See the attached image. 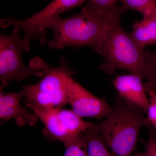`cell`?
Listing matches in <instances>:
<instances>
[{
    "label": "cell",
    "mask_w": 156,
    "mask_h": 156,
    "mask_svg": "<svg viewBox=\"0 0 156 156\" xmlns=\"http://www.w3.org/2000/svg\"><path fill=\"white\" fill-rule=\"evenodd\" d=\"M119 7L101 8L88 3L80 13L67 18H56L49 27L54 37L49 48L89 47L98 53L111 29L120 22Z\"/></svg>",
    "instance_id": "cell-1"
},
{
    "label": "cell",
    "mask_w": 156,
    "mask_h": 156,
    "mask_svg": "<svg viewBox=\"0 0 156 156\" xmlns=\"http://www.w3.org/2000/svg\"><path fill=\"white\" fill-rule=\"evenodd\" d=\"M145 112L117 94L113 106L96 129L117 156H131L140 129L147 124Z\"/></svg>",
    "instance_id": "cell-2"
},
{
    "label": "cell",
    "mask_w": 156,
    "mask_h": 156,
    "mask_svg": "<svg viewBox=\"0 0 156 156\" xmlns=\"http://www.w3.org/2000/svg\"><path fill=\"white\" fill-rule=\"evenodd\" d=\"M144 48L126 32L120 22L109 31L98 53L105 62L100 69L107 74L117 69L125 70L151 83L156 80L147 62Z\"/></svg>",
    "instance_id": "cell-3"
},
{
    "label": "cell",
    "mask_w": 156,
    "mask_h": 156,
    "mask_svg": "<svg viewBox=\"0 0 156 156\" xmlns=\"http://www.w3.org/2000/svg\"><path fill=\"white\" fill-rule=\"evenodd\" d=\"M20 31L14 27L10 34L0 35V89L11 81H22L31 76L43 77L49 66L37 56L31 59L28 66L24 64L21 53L25 48Z\"/></svg>",
    "instance_id": "cell-4"
},
{
    "label": "cell",
    "mask_w": 156,
    "mask_h": 156,
    "mask_svg": "<svg viewBox=\"0 0 156 156\" xmlns=\"http://www.w3.org/2000/svg\"><path fill=\"white\" fill-rule=\"evenodd\" d=\"M68 59L61 58L56 67L48 66L43 77L36 84L23 87L25 105L46 108H59L68 104L67 86L76 74L68 66Z\"/></svg>",
    "instance_id": "cell-5"
},
{
    "label": "cell",
    "mask_w": 156,
    "mask_h": 156,
    "mask_svg": "<svg viewBox=\"0 0 156 156\" xmlns=\"http://www.w3.org/2000/svg\"><path fill=\"white\" fill-rule=\"evenodd\" d=\"M86 0H53L40 12L27 19L16 20L12 18L1 20L0 25L2 28L13 26L24 34L23 38L25 52L30 49V43L33 39H37L41 45H44L48 41L46 37L47 29L60 15L70 11L74 8L82 6Z\"/></svg>",
    "instance_id": "cell-6"
},
{
    "label": "cell",
    "mask_w": 156,
    "mask_h": 156,
    "mask_svg": "<svg viewBox=\"0 0 156 156\" xmlns=\"http://www.w3.org/2000/svg\"><path fill=\"white\" fill-rule=\"evenodd\" d=\"M67 97L72 110L81 118L101 119L106 116L111 108L105 100L89 92L73 77L68 83Z\"/></svg>",
    "instance_id": "cell-7"
},
{
    "label": "cell",
    "mask_w": 156,
    "mask_h": 156,
    "mask_svg": "<svg viewBox=\"0 0 156 156\" xmlns=\"http://www.w3.org/2000/svg\"><path fill=\"white\" fill-rule=\"evenodd\" d=\"M24 89L20 92L7 93L0 89V119L1 124L14 119L18 126L27 124L34 126L39 119L34 112H30L20 104L21 98L25 97Z\"/></svg>",
    "instance_id": "cell-8"
},
{
    "label": "cell",
    "mask_w": 156,
    "mask_h": 156,
    "mask_svg": "<svg viewBox=\"0 0 156 156\" xmlns=\"http://www.w3.org/2000/svg\"><path fill=\"white\" fill-rule=\"evenodd\" d=\"M142 80L136 75H123L116 77L113 84L120 96L146 112L149 106V101Z\"/></svg>",
    "instance_id": "cell-9"
},
{
    "label": "cell",
    "mask_w": 156,
    "mask_h": 156,
    "mask_svg": "<svg viewBox=\"0 0 156 156\" xmlns=\"http://www.w3.org/2000/svg\"><path fill=\"white\" fill-rule=\"evenodd\" d=\"M130 34L143 48L147 45H156V11L140 21H135Z\"/></svg>",
    "instance_id": "cell-10"
},
{
    "label": "cell",
    "mask_w": 156,
    "mask_h": 156,
    "mask_svg": "<svg viewBox=\"0 0 156 156\" xmlns=\"http://www.w3.org/2000/svg\"><path fill=\"white\" fill-rule=\"evenodd\" d=\"M85 134L88 156H114L108 150L101 134L96 128L87 130Z\"/></svg>",
    "instance_id": "cell-11"
},
{
    "label": "cell",
    "mask_w": 156,
    "mask_h": 156,
    "mask_svg": "<svg viewBox=\"0 0 156 156\" xmlns=\"http://www.w3.org/2000/svg\"><path fill=\"white\" fill-rule=\"evenodd\" d=\"M122 14L129 10H134L141 14L143 18L150 16L156 11V0H119Z\"/></svg>",
    "instance_id": "cell-12"
},
{
    "label": "cell",
    "mask_w": 156,
    "mask_h": 156,
    "mask_svg": "<svg viewBox=\"0 0 156 156\" xmlns=\"http://www.w3.org/2000/svg\"><path fill=\"white\" fill-rule=\"evenodd\" d=\"M85 132L65 147L66 151L63 156H88Z\"/></svg>",
    "instance_id": "cell-13"
},
{
    "label": "cell",
    "mask_w": 156,
    "mask_h": 156,
    "mask_svg": "<svg viewBox=\"0 0 156 156\" xmlns=\"http://www.w3.org/2000/svg\"><path fill=\"white\" fill-rule=\"evenodd\" d=\"M146 92L150 96L147 111L148 124L156 128V83L148 82L144 85Z\"/></svg>",
    "instance_id": "cell-14"
},
{
    "label": "cell",
    "mask_w": 156,
    "mask_h": 156,
    "mask_svg": "<svg viewBox=\"0 0 156 156\" xmlns=\"http://www.w3.org/2000/svg\"><path fill=\"white\" fill-rule=\"evenodd\" d=\"M150 128V136L147 142L145 144V151L144 152H137L133 156H156V141L154 139L153 130L151 126H148Z\"/></svg>",
    "instance_id": "cell-15"
},
{
    "label": "cell",
    "mask_w": 156,
    "mask_h": 156,
    "mask_svg": "<svg viewBox=\"0 0 156 156\" xmlns=\"http://www.w3.org/2000/svg\"><path fill=\"white\" fill-rule=\"evenodd\" d=\"M89 3L101 8H115L118 7L117 0H89Z\"/></svg>",
    "instance_id": "cell-16"
},
{
    "label": "cell",
    "mask_w": 156,
    "mask_h": 156,
    "mask_svg": "<svg viewBox=\"0 0 156 156\" xmlns=\"http://www.w3.org/2000/svg\"><path fill=\"white\" fill-rule=\"evenodd\" d=\"M144 53L147 62L156 80V51L151 53L150 51H145Z\"/></svg>",
    "instance_id": "cell-17"
}]
</instances>
